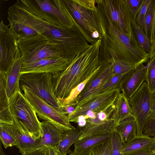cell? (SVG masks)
Wrapping results in <instances>:
<instances>
[{"label":"cell","instance_id":"obj_27","mask_svg":"<svg viewBox=\"0 0 155 155\" xmlns=\"http://www.w3.org/2000/svg\"><path fill=\"white\" fill-rule=\"evenodd\" d=\"M18 130L15 124H0V139L5 149L16 145V138Z\"/></svg>","mask_w":155,"mask_h":155},{"label":"cell","instance_id":"obj_7","mask_svg":"<svg viewBox=\"0 0 155 155\" xmlns=\"http://www.w3.org/2000/svg\"><path fill=\"white\" fill-rule=\"evenodd\" d=\"M64 1L87 41L92 44L101 40L103 28L97 10L84 8L73 0Z\"/></svg>","mask_w":155,"mask_h":155},{"label":"cell","instance_id":"obj_23","mask_svg":"<svg viewBox=\"0 0 155 155\" xmlns=\"http://www.w3.org/2000/svg\"><path fill=\"white\" fill-rule=\"evenodd\" d=\"M114 104L112 119L116 124L128 117H134L128 100L122 92L119 93Z\"/></svg>","mask_w":155,"mask_h":155},{"label":"cell","instance_id":"obj_12","mask_svg":"<svg viewBox=\"0 0 155 155\" xmlns=\"http://www.w3.org/2000/svg\"><path fill=\"white\" fill-rule=\"evenodd\" d=\"M2 20L0 24V71L6 73L15 60L21 56L18 37Z\"/></svg>","mask_w":155,"mask_h":155},{"label":"cell","instance_id":"obj_15","mask_svg":"<svg viewBox=\"0 0 155 155\" xmlns=\"http://www.w3.org/2000/svg\"><path fill=\"white\" fill-rule=\"evenodd\" d=\"M119 88L109 89L99 94L83 105L76 108L68 115L70 122L77 123L78 117L84 115L89 110L97 112L102 110L115 101L119 93Z\"/></svg>","mask_w":155,"mask_h":155},{"label":"cell","instance_id":"obj_6","mask_svg":"<svg viewBox=\"0 0 155 155\" xmlns=\"http://www.w3.org/2000/svg\"><path fill=\"white\" fill-rule=\"evenodd\" d=\"M28 7L45 21L54 25L71 28L75 21L64 0H26Z\"/></svg>","mask_w":155,"mask_h":155},{"label":"cell","instance_id":"obj_42","mask_svg":"<svg viewBox=\"0 0 155 155\" xmlns=\"http://www.w3.org/2000/svg\"><path fill=\"white\" fill-rule=\"evenodd\" d=\"M91 149L81 151L74 150L69 153L68 155H91Z\"/></svg>","mask_w":155,"mask_h":155},{"label":"cell","instance_id":"obj_39","mask_svg":"<svg viewBox=\"0 0 155 155\" xmlns=\"http://www.w3.org/2000/svg\"><path fill=\"white\" fill-rule=\"evenodd\" d=\"M22 155H47L45 151L44 147L24 152Z\"/></svg>","mask_w":155,"mask_h":155},{"label":"cell","instance_id":"obj_22","mask_svg":"<svg viewBox=\"0 0 155 155\" xmlns=\"http://www.w3.org/2000/svg\"><path fill=\"white\" fill-rule=\"evenodd\" d=\"M42 136L41 146H57L58 144L63 132L51 123L45 121L40 122Z\"/></svg>","mask_w":155,"mask_h":155},{"label":"cell","instance_id":"obj_10","mask_svg":"<svg viewBox=\"0 0 155 155\" xmlns=\"http://www.w3.org/2000/svg\"><path fill=\"white\" fill-rule=\"evenodd\" d=\"M20 87L24 92L25 96L40 119L51 123L63 133L76 129L71 124L68 116L63 111L58 110L45 102L25 86L21 85Z\"/></svg>","mask_w":155,"mask_h":155},{"label":"cell","instance_id":"obj_19","mask_svg":"<svg viewBox=\"0 0 155 155\" xmlns=\"http://www.w3.org/2000/svg\"><path fill=\"white\" fill-rule=\"evenodd\" d=\"M15 124L18 129L16 135L15 146L19 149L20 153L32 150L41 147V137L35 139L22 126L18 120L13 117Z\"/></svg>","mask_w":155,"mask_h":155},{"label":"cell","instance_id":"obj_41","mask_svg":"<svg viewBox=\"0 0 155 155\" xmlns=\"http://www.w3.org/2000/svg\"><path fill=\"white\" fill-rule=\"evenodd\" d=\"M155 36V0L154 8L153 13V20L150 32V38L152 43Z\"/></svg>","mask_w":155,"mask_h":155},{"label":"cell","instance_id":"obj_1","mask_svg":"<svg viewBox=\"0 0 155 155\" xmlns=\"http://www.w3.org/2000/svg\"><path fill=\"white\" fill-rule=\"evenodd\" d=\"M101 40L68 61L66 68L54 76V91L58 102L68 97L72 90L89 77L101 64L99 54Z\"/></svg>","mask_w":155,"mask_h":155},{"label":"cell","instance_id":"obj_40","mask_svg":"<svg viewBox=\"0 0 155 155\" xmlns=\"http://www.w3.org/2000/svg\"><path fill=\"white\" fill-rule=\"evenodd\" d=\"M77 104L74 103L66 105L61 107L63 110L68 116L71 114L77 107Z\"/></svg>","mask_w":155,"mask_h":155},{"label":"cell","instance_id":"obj_8","mask_svg":"<svg viewBox=\"0 0 155 155\" xmlns=\"http://www.w3.org/2000/svg\"><path fill=\"white\" fill-rule=\"evenodd\" d=\"M13 117L16 118L33 138L37 139L42 136L40 122L36 112L21 90L9 99Z\"/></svg>","mask_w":155,"mask_h":155},{"label":"cell","instance_id":"obj_28","mask_svg":"<svg viewBox=\"0 0 155 155\" xmlns=\"http://www.w3.org/2000/svg\"><path fill=\"white\" fill-rule=\"evenodd\" d=\"M131 20L133 30L139 46L150 55L152 43L150 38L146 36L143 30L138 25L132 17Z\"/></svg>","mask_w":155,"mask_h":155},{"label":"cell","instance_id":"obj_26","mask_svg":"<svg viewBox=\"0 0 155 155\" xmlns=\"http://www.w3.org/2000/svg\"><path fill=\"white\" fill-rule=\"evenodd\" d=\"M81 131L78 129H72L64 133L61 137L57 148L64 155L71 152L70 147L80 140Z\"/></svg>","mask_w":155,"mask_h":155},{"label":"cell","instance_id":"obj_44","mask_svg":"<svg viewBox=\"0 0 155 155\" xmlns=\"http://www.w3.org/2000/svg\"><path fill=\"white\" fill-rule=\"evenodd\" d=\"M155 110V92L152 94L151 104V110Z\"/></svg>","mask_w":155,"mask_h":155},{"label":"cell","instance_id":"obj_29","mask_svg":"<svg viewBox=\"0 0 155 155\" xmlns=\"http://www.w3.org/2000/svg\"><path fill=\"white\" fill-rule=\"evenodd\" d=\"M147 66L146 81L153 94L155 92V56L150 59Z\"/></svg>","mask_w":155,"mask_h":155},{"label":"cell","instance_id":"obj_32","mask_svg":"<svg viewBox=\"0 0 155 155\" xmlns=\"http://www.w3.org/2000/svg\"><path fill=\"white\" fill-rule=\"evenodd\" d=\"M154 6L155 0H152L149 6L144 19L143 31L146 36L149 38Z\"/></svg>","mask_w":155,"mask_h":155},{"label":"cell","instance_id":"obj_16","mask_svg":"<svg viewBox=\"0 0 155 155\" xmlns=\"http://www.w3.org/2000/svg\"><path fill=\"white\" fill-rule=\"evenodd\" d=\"M68 62L67 59L62 57L41 59L32 63L23 64L21 75L30 73L48 72L54 76L64 70Z\"/></svg>","mask_w":155,"mask_h":155},{"label":"cell","instance_id":"obj_4","mask_svg":"<svg viewBox=\"0 0 155 155\" xmlns=\"http://www.w3.org/2000/svg\"><path fill=\"white\" fill-rule=\"evenodd\" d=\"M100 18L111 22L127 35L132 44L140 48L131 25L132 17L126 0H96Z\"/></svg>","mask_w":155,"mask_h":155},{"label":"cell","instance_id":"obj_21","mask_svg":"<svg viewBox=\"0 0 155 155\" xmlns=\"http://www.w3.org/2000/svg\"><path fill=\"white\" fill-rule=\"evenodd\" d=\"M23 63L21 56L15 60L6 73V91L9 99L20 90V79Z\"/></svg>","mask_w":155,"mask_h":155},{"label":"cell","instance_id":"obj_35","mask_svg":"<svg viewBox=\"0 0 155 155\" xmlns=\"http://www.w3.org/2000/svg\"><path fill=\"white\" fill-rule=\"evenodd\" d=\"M128 72L113 76L103 87L102 92L109 89L119 88L122 79Z\"/></svg>","mask_w":155,"mask_h":155},{"label":"cell","instance_id":"obj_31","mask_svg":"<svg viewBox=\"0 0 155 155\" xmlns=\"http://www.w3.org/2000/svg\"><path fill=\"white\" fill-rule=\"evenodd\" d=\"M143 134L152 138L155 137V110H150L143 129Z\"/></svg>","mask_w":155,"mask_h":155},{"label":"cell","instance_id":"obj_5","mask_svg":"<svg viewBox=\"0 0 155 155\" xmlns=\"http://www.w3.org/2000/svg\"><path fill=\"white\" fill-rule=\"evenodd\" d=\"M17 44L23 57V64L62 57L58 45L41 35L18 38Z\"/></svg>","mask_w":155,"mask_h":155},{"label":"cell","instance_id":"obj_20","mask_svg":"<svg viewBox=\"0 0 155 155\" xmlns=\"http://www.w3.org/2000/svg\"><path fill=\"white\" fill-rule=\"evenodd\" d=\"M153 138L144 135H137L123 144L124 155H135L151 151Z\"/></svg>","mask_w":155,"mask_h":155},{"label":"cell","instance_id":"obj_46","mask_svg":"<svg viewBox=\"0 0 155 155\" xmlns=\"http://www.w3.org/2000/svg\"><path fill=\"white\" fill-rule=\"evenodd\" d=\"M0 155H6L3 150L2 144L1 142H0Z\"/></svg>","mask_w":155,"mask_h":155},{"label":"cell","instance_id":"obj_33","mask_svg":"<svg viewBox=\"0 0 155 155\" xmlns=\"http://www.w3.org/2000/svg\"><path fill=\"white\" fill-rule=\"evenodd\" d=\"M152 1V0H144L137 16L135 22L143 30L145 18L149 6Z\"/></svg>","mask_w":155,"mask_h":155},{"label":"cell","instance_id":"obj_30","mask_svg":"<svg viewBox=\"0 0 155 155\" xmlns=\"http://www.w3.org/2000/svg\"><path fill=\"white\" fill-rule=\"evenodd\" d=\"M110 139L111 142L110 155H124L123 144L120 135L114 131L112 133Z\"/></svg>","mask_w":155,"mask_h":155},{"label":"cell","instance_id":"obj_17","mask_svg":"<svg viewBox=\"0 0 155 155\" xmlns=\"http://www.w3.org/2000/svg\"><path fill=\"white\" fill-rule=\"evenodd\" d=\"M147 68V65L141 64L136 69L127 73L122 79L119 88L128 100L146 81Z\"/></svg>","mask_w":155,"mask_h":155},{"label":"cell","instance_id":"obj_38","mask_svg":"<svg viewBox=\"0 0 155 155\" xmlns=\"http://www.w3.org/2000/svg\"><path fill=\"white\" fill-rule=\"evenodd\" d=\"M44 150L47 155H66L63 154L56 146H45Z\"/></svg>","mask_w":155,"mask_h":155},{"label":"cell","instance_id":"obj_3","mask_svg":"<svg viewBox=\"0 0 155 155\" xmlns=\"http://www.w3.org/2000/svg\"><path fill=\"white\" fill-rule=\"evenodd\" d=\"M38 30L41 35L58 45L62 57L68 61L90 46L76 24L68 28L54 25L42 18Z\"/></svg>","mask_w":155,"mask_h":155},{"label":"cell","instance_id":"obj_43","mask_svg":"<svg viewBox=\"0 0 155 155\" xmlns=\"http://www.w3.org/2000/svg\"><path fill=\"white\" fill-rule=\"evenodd\" d=\"M155 56V36L152 43L151 50L150 54V59L152 58Z\"/></svg>","mask_w":155,"mask_h":155},{"label":"cell","instance_id":"obj_2","mask_svg":"<svg viewBox=\"0 0 155 155\" xmlns=\"http://www.w3.org/2000/svg\"><path fill=\"white\" fill-rule=\"evenodd\" d=\"M103 32L101 39L99 57L110 50L122 62L136 69L141 64L147 63L150 57L140 48L134 46L129 37L109 21L101 19Z\"/></svg>","mask_w":155,"mask_h":155},{"label":"cell","instance_id":"obj_45","mask_svg":"<svg viewBox=\"0 0 155 155\" xmlns=\"http://www.w3.org/2000/svg\"><path fill=\"white\" fill-rule=\"evenodd\" d=\"M153 138V140L150 147V150L151 151H155V137Z\"/></svg>","mask_w":155,"mask_h":155},{"label":"cell","instance_id":"obj_18","mask_svg":"<svg viewBox=\"0 0 155 155\" xmlns=\"http://www.w3.org/2000/svg\"><path fill=\"white\" fill-rule=\"evenodd\" d=\"M0 124H15L6 91V73L0 71Z\"/></svg>","mask_w":155,"mask_h":155},{"label":"cell","instance_id":"obj_13","mask_svg":"<svg viewBox=\"0 0 155 155\" xmlns=\"http://www.w3.org/2000/svg\"><path fill=\"white\" fill-rule=\"evenodd\" d=\"M115 107L114 103L102 110L94 111L93 117L86 119L85 125L79 129L81 132L79 140L87 136L112 133L115 131L117 124L112 119Z\"/></svg>","mask_w":155,"mask_h":155},{"label":"cell","instance_id":"obj_14","mask_svg":"<svg viewBox=\"0 0 155 155\" xmlns=\"http://www.w3.org/2000/svg\"><path fill=\"white\" fill-rule=\"evenodd\" d=\"M113 76L111 63L109 61L101 63L97 72L78 95L76 108L83 105L102 93L103 87Z\"/></svg>","mask_w":155,"mask_h":155},{"label":"cell","instance_id":"obj_48","mask_svg":"<svg viewBox=\"0 0 155 155\" xmlns=\"http://www.w3.org/2000/svg\"><path fill=\"white\" fill-rule=\"evenodd\" d=\"M149 155H155V151H152Z\"/></svg>","mask_w":155,"mask_h":155},{"label":"cell","instance_id":"obj_47","mask_svg":"<svg viewBox=\"0 0 155 155\" xmlns=\"http://www.w3.org/2000/svg\"><path fill=\"white\" fill-rule=\"evenodd\" d=\"M152 151L151 150V151H149L148 152H147L143 153H140V154H137V155H149L150 154V153H151Z\"/></svg>","mask_w":155,"mask_h":155},{"label":"cell","instance_id":"obj_34","mask_svg":"<svg viewBox=\"0 0 155 155\" xmlns=\"http://www.w3.org/2000/svg\"><path fill=\"white\" fill-rule=\"evenodd\" d=\"M111 147V142L110 139L102 144L92 147L91 155H110Z\"/></svg>","mask_w":155,"mask_h":155},{"label":"cell","instance_id":"obj_36","mask_svg":"<svg viewBox=\"0 0 155 155\" xmlns=\"http://www.w3.org/2000/svg\"><path fill=\"white\" fill-rule=\"evenodd\" d=\"M132 16L135 21L138 12L144 0H126Z\"/></svg>","mask_w":155,"mask_h":155},{"label":"cell","instance_id":"obj_9","mask_svg":"<svg viewBox=\"0 0 155 155\" xmlns=\"http://www.w3.org/2000/svg\"><path fill=\"white\" fill-rule=\"evenodd\" d=\"M24 85L45 102L60 111H63L54 91V77L48 72L21 75L20 86Z\"/></svg>","mask_w":155,"mask_h":155},{"label":"cell","instance_id":"obj_37","mask_svg":"<svg viewBox=\"0 0 155 155\" xmlns=\"http://www.w3.org/2000/svg\"><path fill=\"white\" fill-rule=\"evenodd\" d=\"M80 6L86 9L92 10L97 9L95 0H73Z\"/></svg>","mask_w":155,"mask_h":155},{"label":"cell","instance_id":"obj_25","mask_svg":"<svg viewBox=\"0 0 155 155\" xmlns=\"http://www.w3.org/2000/svg\"><path fill=\"white\" fill-rule=\"evenodd\" d=\"M112 133H107L85 137L74 144V150L81 151L91 149L109 140Z\"/></svg>","mask_w":155,"mask_h":155},{"label":"cell","instance_id":"obj_11","mask_svg":"<svg viewBox=\"0 0 155 155\" xmlns=\"http://www.w3.org/2000/svg\"><path fill=\"white\" fill-rule=\"evenodd\" d=\"M152 94L144 81L129 99L137 126V135L143 134V130L151 110Z\"/></svg>","mask_w":155,"mask_h":155},{"label":"cell","instance_id":"obj_24","mask_svg":"<svg viewBox=\"0 0 155 155\" xmlns=\"http://www.w3.org/2000/svg\"><path fill=\"white\" fill-rule=\"evenodd\" d=\"M137 126L134 117H128L120 122L116 127L115 131L120 136L124 144L137 135Z\"/></svg>","mask_w":155,"mask_h":155}]
</instances>
